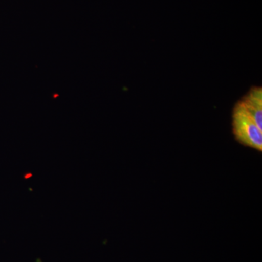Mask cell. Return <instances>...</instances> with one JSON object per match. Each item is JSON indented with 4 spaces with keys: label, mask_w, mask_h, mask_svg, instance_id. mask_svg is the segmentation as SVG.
<instances>
[{
    "label": "cell",
    "mask_w": 262,
    "mask_h": 262,
    "mask_svg": "<svg viewBox=\"0 0 262 262\" xmlns=\"http://www.w3.org/2000/svg\"><path fill=\"white\" fill-rule=\"evenodd\" d=\"M232 127L237 142L256 151H262V130L239 101L232 110Z\"/></svg>",
    "instance_id": "6da1fadb"
},
{
    "label": "cell",
    "mask_w": 262,
    "mask_h": 262,
    "mask_svg": "<svg viewBox=\"0 0 262 262\" xmlns=\"http://www.w3.org/2000/svg\"><path fill=\"white\" fill-rule=\"evenodd\" d=\"M246 112L262 130V88L253 86L247 94L239 100Z\"/></svg>",
    "instance_id": "7a4b0ae2"
}]
</instances>
